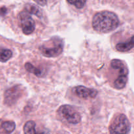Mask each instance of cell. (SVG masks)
Returning a JSON list of instances; mask_svg holds the SVG:
<instances>
[{
    "label": "cell",
    "mask_w": 134,
    "mask_h": 134,
    "mask_svg": "<svg viewBox=\"0 0 134 134\" xmlns=\"http://www.w3.org/2000/svg\"><path fill=\"white\" fill-rule=\"evenodd\" d=\"M13 56V52L9 49L0 47V62L5 63Z\"/></svg>",
    "instance_id": "cell-13"
},
{
    "label": "cell",
    "mask_w": 134,
    "mask_h": 134,
    "mask_svg": "<svg viewBox=\"0 0 134 134\" xmlns=\"http://www.w3.org/2000/svg\"><path fill=\"white\" fill-rule=\"evenodd\" d=\"M111 66L113 69L119 70L120 76L124 75V76H128V68L127 67L125 63L119 59H113L111 62Z\"/></svg>",
    "instance_id": "cell-8"
},
{
    "label": "cell",
    "mask_w": 134,
    "mask_h": 134,
    "mask_svg": "<svg viewBox=\"0 0 134 134\" xmlns=\"http://www.w3.org/2000/svg\"><path fill=\"white\" fill-rule=\"evenodd\" d=\"M24 87L20 85H16L8 89L4 94V102L8 106H12L22 97Z\"/></svg>",
    "instance_id": "cell-6"
},
{
    "label": "cell",
    "mask_w": 134,
    "mask_h": 134,
    "mask_svg": "<svg viewBox=\"0 0 134 134\" xmlns=\"http://www.w3.org/2000/svg\"><path fill=\"white\" fill-rule=\"evenodd\" d=\"M75 93L82 99L95 98L98 95V91L93 88H88L82 85H79L75 88Z\"/></svg>",
    "instance_id": "cell-7"
},
{
    "label": "cell",
    "mask_w": 134,
    "mask_h": 134,
    "mask_svg": "<svg viewBox=\"0 0 134 134\" xmlns=\"http://www.w3.org/2000/svg\"><path fill=\"white\" fill-rule=\"evenodd\" d=\"M64 49V41L57 36L53 37L50 40L39 47V50L46 57H56L62 53Z\"/></svg>",
    "instance_id": "cell-2"
},
{
    "label": "cell",
    "mask_w": 134,
    "mask_h": 134,
    "mask_svg": "<svg viewBox=\"0 0 134 134\" xmlns=\"http://www.w3.org/2000/svg\"><path fill=\"white\" fill-rule=\"evenodd\" d=\"M133 47V36L126 42L119 43L116 45V49L120 52H126L130 51Z\"/></svg>",
    "instance_id": "cell-10"
},
{
    "label": "cell",
    "mask_w": 134,
    "mask_h": 134,
    "mask_svg": "<svg viewBox=\"0 0 134 134\" xmlns=\"http://www.w3.org/2000/svg\"><path fill=\"white\" fill-rule=\"evenodd\" d=\"M25 68H26V70L27 72H29L30 73L33 74L35 76H37V77H41L42 76V72L37 68V67L34 66L32 64L30 63H26L25 64Z\"/></svg>",
    "instance_id": "cell-14"
},
{
    "label": "cell",
    "mask_w": 134,
    "mask_h": 134,
    "mask_svg": "<svg viewBox=\"0 0 134 134\" xmlns=\"http://www.w3.org/2000/svg\"><path fill=\"white\" fill-rule=\"evenodd\" d=\"M59 114L61 115L68 123L77 124L81 122V116L73 106L69 105H62L58 109Z\"/></svg>",
    "instance_id": "cell-4"
},
{
    "label": "cell",
    "mask_w": 134,
    "mask_h": 134,
    "mask_svg": "<svg viewBox=\"0 0 134 134\" xmlns=\"http://www.w3.org/2000/svg\"><path fill=\"white\" fill-rule=\"evenodd\" d=\"M35 127L36 124L34 121H27L24 126V134H36L37 131Z\"/></svg>",
    "instance_id": "cell-12"
},
{
    "label": "cell",
    "mask_w": 134,
    "mask_h": 134,
    "mask_svg": "<svg viewBox=\"0 0 134 134\" xmlns=\"http://www.w3.org/2000/svg\"><path fill=\"white\" fill-rule=\"evenodd\" d=\"M20 25L22 32L26 35L32 34L35 29V23L30 14L26 11H21L18 15Z\"/></svg>",
    "instance_id": "cell-5"
},
{
    "label": "cell",
    "mask_w": 134,
    "mask_h": 134,
    "mask_svg": "<svg viewBox=\"0 0 134 134\" xmlns=\"http://www.w3.org/2000/svg\"><path fill=\"white\" fill-rule=\"evenodd\" d=\"M25 11L28 13L29 14H34L38 18H41L43 16V11L41 9L33 3H27L24 6Z\"/></svg>",
    "instance_id": "cell-9"
},
{
    "label": "cell",
    "mask_w": 134,
    "mask_h": 134,
    "mask_svg": "<svg viewBox=\"0 0 134 134\" xmlns=\"http://www.w3.org/2000/svg\"><path fill=\"white\" fill-rule=\"evenodd\" d=\"M35 3L39 5L40 6H45L47 3V0H34Z\"/></svg>",
    "instance_id": "cell-18"
},
{
    "label": "cell",
    "mask_w": 134,
    "mask_h": 134,
    "mask_svg": "<svg viewBox=\"0 0 134 134\" xmlns=\"http://www.w3.org/2000/svg\"><path fill=\"white\" fill-rule=\"evenodd\" d=\"M119 18L115 13L109 11L98 12L92 19V27L99 33H108L113 31L119 25Z\"/></svg>",
    "instance_id": "cell-1"
},
{
    "label": "cell",
    "mask_w": 134,
    "mask_h": 134,
    "mask_svg": "<svg viewBox=\"0 0 134 134\" xmlns=\"http://www.w3.org/2000/svg\"><path fill=\"white\" fill-rule=\"evenodd\" d=\"M8 9L5 7H2L0 8V16L1 17H3V16L6 15Z\"/></svg>",
    "instance_id": "cell-17"
},
{
    "label": "cell",
    "mask_w": 134,
    "mask_h": 134,
    "mask_svg": "<svg viewBox=\"0 0 134 134\" xmlns=\"http://www.w3.org/2000/svg\"><path fill=\"white\" fill-rule=\"evenodd\" d=\"M110 134H128L131 129L130 122L124 114H119L113 119L109 126Z\"/></svg>",
    "instance_id": "cell-3"
},
{
    "label": "cell",
    "mask_w": 134,
    "mask_h": 134,
    "mask_svg": "<svg viewBox=\"0 0 134 134\" xmlns=\"http://www.w3.org/2000/svg\"><path fill=\"white\" fill-rule=\"evenodd\" d=\"M50 131L48 130V129H44V130H42V131H37L36 134H49Z\"/></svg>",
    "instance_id": "cell-19"
},
{
    "label": "cell",
    "mask_w": 134,
    "mask_h": 134,
    "mask_svg": "<svg viewBox=\"0 0 134 134\" xmlns=\"http://www.w3.org/2000/svg\"><path fill=\"white\" fill-rule=\"evenodd\" d=\"M128 76H119L116 80L114 81V87L118 89H121L125 87L128 82Z\"/></svg>",
    "instance_id": "cell-11"
},
{
    "label": "cell",
    "mask_w": 134,
    "mask_h": 134,
    "mask_svg": "<svg viewBox=\"0 0 134 134\" xmlns=\"http://www.w3.org/2000/svg\"><path fill=\"white\" fill-rule=\"evenodd\" d=\"M67 1L77 9H82L86 4V0H67Z\"/></svg>",
    "instance_id": "cell-16"
},
{
    "label": "cell",
    "mask_w": 134,
    "mask_h": 134,
    "mask_svg": "<svg viewBox=\"0 0 134 134\" xmlns=\"http://www.w3.org/2000/svg\"><path fill=\"white\" fill-rule=\"evenodd\" d=\"M2 128L7 133H12L16 127V124L13 121H5L1 123Z\"/></svg>",
    "instance_id": "cell-15"
}]
</instances>
